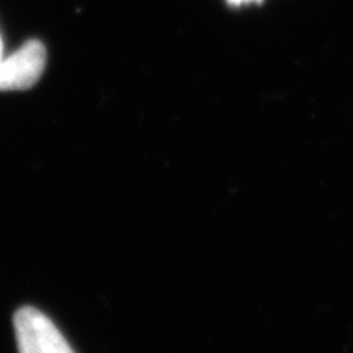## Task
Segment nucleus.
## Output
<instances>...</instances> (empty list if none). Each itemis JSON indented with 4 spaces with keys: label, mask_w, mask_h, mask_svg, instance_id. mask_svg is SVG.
Returning <instances> with one entry per match:
<instances>
[{
    "label": "nucleus",
    "mask_w": 353,
    "mask_h": 353,
    "mask_svg": "<svg viewBox=\"0 0 353 353\" xmlns=\"http://www.w3.org/2000/svg\"><path fill=\"white\" fill-rule=\"evenodd\" d=\"M19 353H76L48 316L34 307H21L13 316Z\"/></svg>",
    "instance_id": "nucleus-1"
},
{
    "label": "nucleus",
    "mask_w": 353,
    "mask_h": 353,
    "mask_svg": "<svg viewBox=\"0 0 353 353\" xmlns=\"http://www.w3.org/2000/svg\"><path fill=\"white\" fill-rule=\"evenodd\" d=\"M46 65V48L41 41L25 43L0 61V90H25L33 87Z\"/></svg>",
    "instance_id": "nucleus-2"
},
{
    "label": "nucleus",
    "mask_w": 353,
    "mask_h": 353,
    "mask_svg": "<svg viewBox=\"0 0 353 353\" xmlns=\"http://www.w3.org/2000/svg\"><path fill=\"white\" fill-rule=\"evenodd\" d=\"M226 2L232 7H241V6H244V3H254V2L260 3L262 0H226Z\"/></svg>",
    "instance_id": "nucleus-3"
},
{
    "label": "nucleus",
    "mask_w": 353,
    "mask_h": 353,
    "mask_svg": "<svg viewBox=\"0 0 353 353\" xmlns=\"http://www.w3.org/2000/svg\"><path fill=\"white\" fill-rule=\"evenodd\" d=\"M3 59V46H2V38H0V61Z\"/></svg>",
    "instance_id": "nucleus-4"
}]
</instances>
